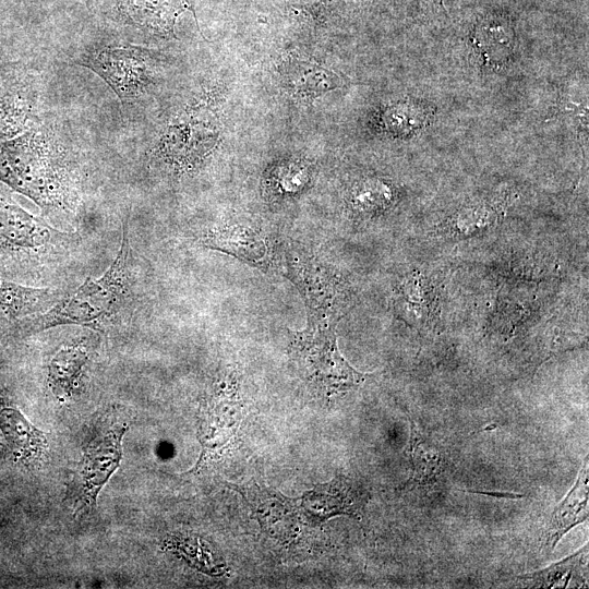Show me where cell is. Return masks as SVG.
<instances>
[{"label": "cell", "instance_id": "obj_17", "mask_svg": "<svg viewBox=\"0 0 589 589\" xmlns=\"http://www.w3.org/2000/svg\"><path fill=\"white\" fill-rule=\"evenodd\" d=\"M408 460L411 472L410 480L419 484L435 481L443 464L437 447L423 437L413 423L411 424Z\"/></svg>", "mask_w": 589, "mask_h": 589}, {"label": "cell", "instance_id": "obj_15", "mask_svg": "<svg viewBox=\"0 0 589 589\" xmlns=\"http://www.w3.org/2000/svg\"><path fill=\"white\" fill-rule=\"evenodd\" d=\"M0 429L14 454L24 460H38L47 450L46 434L15 408L0 410Z\"/></svg>", "mask_w": 589, "mask_h": 589}, {"label": "cell", "instance_id": "obj_2", "mask_svg": "<svg viewBox=\"0 0 589 589\" xmlns=\"http://www.w3.org/2000/svg\"><path fill=\"white\" fill-rule=\"evenodd\" d=\"M137 299V265L124 225L119 251L108 269L86 278L71 294L31 317L24 333L62 325H81L104 330L132 312Z\"/></svg>", "mask_w": 589, "mask_h": 589}, {"label": "cell", "instance_id": "obj_6", "mask_svg": "<svg viewBox=\"0 0 589 589\" xmlns=\"http://www.w3.org/2000/svg\"><path fill=\"white\" fill-rule=\"evenodd\" d=\"M286 274L300 290L309 313V324L335 325L344 313L346 291L337 276L326 267L290 255Z\"/></svg>", "mask_w": 589, "mask_h": 589}, {"label": "cell", "instance_id": "obj_18", "mask_svg": "<svg viewBox=\"0 0 589 589\" xmlns=\"http://www.w3.org/2000/svg\"><path fill=\"white\" fill-rule=\"evenodd\" d=\"M272 179L274 180L276 191L280 193H291L298 191L306 181V171L304 167L288 164L276 168Z\"/></svg>", "mask_w": 589, "mask_h": 589}, {"label": "cell", "instance_id": "obj_19", "mask_svg": "<svg viewBox=\"0 0 589 589\" xmlns=\"http://www.w3.org/2000/svg\"><path fill=\"white\" fill-rule=\"evenodd\" d=\"M387 189L381 183H364L353 195L354 204L362 211H372L382 206L387 200Z\"/></svg>", "mask_w": 589, "mask_h": 589}, {"label": "cell", "instance_id": "obj_4", "mask_svg": "<svg viewBox=\"0 0 589 589\" xmlns=\"http://www.w3.org/2000/svg\"><path fill=\"white\" fill-rule=\"evenodd\" d=\"M335 325L308 324L302 332L291 334V358L312 386L326 395L347 392L365 380L340 354Z\"/></svg>", "mask_w": 589, "mask_h": 589}, {"label": "cell", "instance_id": "obj_11", "mask_svg": "<svg viewBox=\"0 0 589 589\" xmlns=\"http://www.w3.org/2000/svg\"><path fill=\"white\" fill-rule=\"evenodd\" d=\"M281 83L293 98L312 103L328 91L342 85L340 76L313 62L289 59L280 68Z\"/></svg>", "mask_w": 589, "mask_h": 589}, {"label": "cell", "instance_id": "obj_10", "mask_svg": "<svg viewBox=\"0 0 589 589\" xmlns=\"http://www.w3.org/2000/svg\"><path fill=\"white\" fill-rule=\"evenodd\" d=\"M202 243L206 248L226 252L261 269H269L273 263L267 236L250 226L216 227L203 236Z\"/></svg>", "mask_w": 589, "mask_h": 589}, {"label": "cell", "instance_id": "obj_8", "mask_svg": "<svg viewBox=\"0 0 589 589\" xmlns=\"http://www.w3.org/2000/svg\"><path fill=\"white\" fill-rule=\"evenodd\" d=\"M127 424H116L91 440L83 449L80 477L84 500L94 506L99 491L119 467Z\"/></svg>", "mask_w": 589, "mask_h": 589}, {"label": "cell", "instance_id": "obj_1", "mask_svg": "<svg viewBox=\"0 0 589 589\" xmlns=\"http://www.w3.org/2000/svg\"><path fill=\"white\" fill-rule=\"evenodd\" d=\"M0 182L46 214H73L80 202L79 176L67 149L35 124L0 142Z\"/></svg>", "mask_w": 589, "mask_h": 589}, {"label": "cell", "instance_id": "obj_12", "mask_svg": "<svg viewBox=\"0 0 589 589\" xmlns=\"http://www.w3.org/2000/svg\"><path fill=\"white\" fill-rule=\"evenodd\" d=\"M588 457L565 498L554 508L545 529V543L553 550L562 537L588 519Z\"/></svg>", "mask_w": 589, "mask_h": 589}, {"label": "cell", "instance_id": "obj_20", "mask_svg": "<svg viewBox=\"0 0 589 589\" xmlns=\"http://www.w3.org/2000/svg\"><path fill=\"white\" fill-rule=\"evenodd\" d=\"M11 55L12 51L9 46L8 35L3 28V25L0 22V60H12L10 58Z\"/></svg>", "mask_w": 589, "mask_h": 589}, {"label": "cell", "instance_id": "obj_14", "mask_svg": "<svg viewBox=\"0 0 589 589\" xmlns=\"http://www.w3.org/2000/svg\"><path fill=\"white\" fill-rule=\"evenodd\" d=\"M129 11L137 24L173 37L178 16L184 11H191L200 29L195 0H129Z\"/></svg>", "mask_w": 589, "mask_h": 589}, {"label": "cell", "instance_id": "obj_7", "mask_svg": "<svg viewBox=\"0 0 589 589\" xmlns=\"http://www.w3.org/2000/svg\"><path fill=\"white\" fill-rule=\"evenodd\" d=\"M38 92L35 76L19 60H0V142L35 124Z\"/></svg>", "mask_w": 589, "mask_h": 589}, {"label": "cell", "instance_id": "obj_9", "mask_svg": "<svg viewBox=\"0 0 589 589\" xmlns=\"http://www.w3.org/2000/svg\"><path fill=\"white\" fill-rule=\"evenodd\" d=\"M57 293L0 276V337L25 332L26 322L55 304Z\"/></svg>", "mask_w": 589, "mask_h": 589}, {"label": "cell", "instance_id": "obj_16", "mask_svg": "<svg viewBox=\"0 0 589 589\" xmlns=\"http://www.w3.org/2000/svg\"><path fill=\"white\" fill-rule=\"evenodd\" d=\"M588 544L577 553L560 561L545 569L524 575L532 587L554 588L579 586L585 582V572H587Z\"/></svg>", "mask_w": 589, "mask_h": 589}, {"label": "cell", "instance_id": "obj_3", "mask_svg": "<svg viewBox=\"0 0 589 589\" xmlns=\"http://www.w3.org/2000/svg\"><path fill=\"white\" fill-rule=\"evenodd\" d=\"M82 242L25 211L0 182V276L37 283L65 264Z\"/></svg>", "mask_w": 589, "mask_h": 589}, {"label": "cell", "instance_id": "obj_5", "mask_svg": "<svg viewBox=\"0 0 589 589\" xmlns=\"http://www.w3.org/2000/svg\"><path fill=\"white\" fill-rule=\"evenodd\" d=\"M77 63L97 73L121 101L143 95L155 80L154 53L136 46L94 49Z\"/></svg>", "mask_w": 589, "mask_h": 589}, {"label": "cell", "instance_id": "obj_13", "mask_svg": "<svg viewBox=\"0 0 589 589\" xmlns=\"http://www.w3.org/2000/svg\"><path fill=\"white\" fill-rule=\"evenodd\" d=\"M89 359V350L83 341L60 347L48 364L47 381L53 395L60 400L70 398L76 390Z\"/></svg>", "mask_w": 589, "mask_h": 589}]
</instances>
